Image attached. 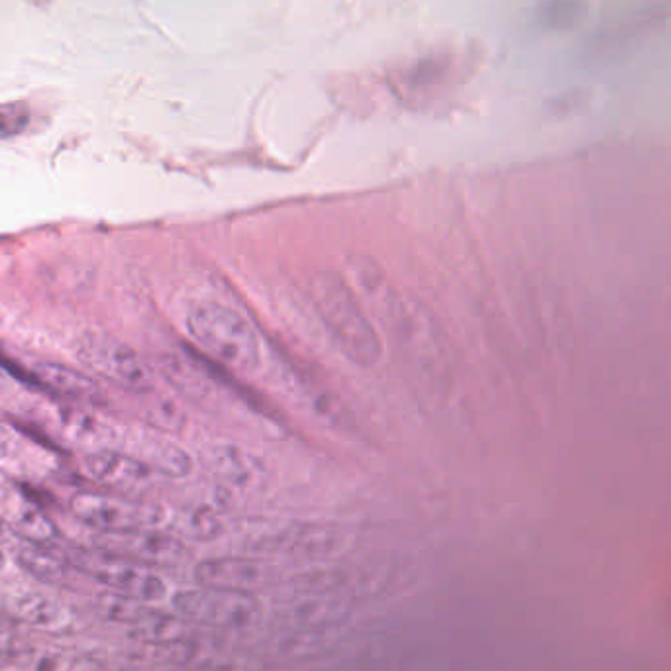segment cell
Instances as JSON below:
<instances>
[{"label": "cell", "mask_w": 671, "mask_h": 671, "mask_svg": "<svg viewBox=\"0 0 671 671\" xmlns=\"http://www.w3.org/2000/svg\"><path fill=\"white\" fill-rule=\"evenodd\" d=\"M69 509L77 520L109 536L150 528L157 520L152 507L116 495L77 494L71 497Z\"/></svg>", "instance_id": "cell-6"}, {"label": "cell", "mask_w": 671, "mask_h": 671, "mask_svg": "<svg viewBox=\"0 0 671 671\" xmlns=\"http://www.w3.org/2000/svg\"><path fill=\"white\" fill-rule=\"evenodd\" d=\"M126 671H142V670H126Z\"/></svg>", "instance_id": "cell-25"}, {"label": "cell", "mask_w": 671, "mask_h": 671, "mask_svg": "<svg viewBox=\"0 0 671 671\" xmlns=\"http://www.w3.org/2000/svg\"><path fill=\"white\" fill-rule=\"evenodd\" d=\"M14 614L22 622H30L35 627H58L63 622V611L61 604L51 601L48 597L30 593V596L20 597L14 603Z\"/></svg>", "instance_id": "cell-16"}, {"label": "cell", "mask_w": 671, "mask_h": 671, "mask_svg": "<svg viewBox=\"0 0 671 671\" xmlns=\"http://www.w3.org/2000/svg\"><path fill=\"white\" fill-rule=\"evenodd\" d=\"M185 528L189 530V535L196 538V540H214L222 535L224 525H222L221 517L216 515V510L213 507H206V505H199L189 510L187 517H185Z\"/></svg>", "instance_id": "cell-17"}, {"label": "cell", "mask_w": 671, "mask_h": 671, "mask_svg": "<svg viewBox=\"0 0 671 671\" xmlns=\"http://www.w3.org/2000/svg\"><path fill=\"white\" fill-rule=\"evenodd\" d=\"M171 603L183 621L228 632L254 629L262 617V603L255 593L224 591L213 587L181 589Z\"/></svg>", "instance_id": "cell-4"}, {"label": "cell", "mask_w": 671, "mask_h": 671, "mask_svg": "<svg viewBox=\"0 0 671 671\" xmlns=\"http://www.w3.org/2000/svg\"><path fill=\"white\" fill-rule=\"evenodd\" d=\"M185 331L209 362L232 374H254L262 364L260 334L234 306L221 301L195 303L185 315Z\"/></svg>", "instance_id": "cell-2"}, {"label": "cell", "mask_w": 671, "mask_h": 671, "mask_svg": "<svg viewBox=\"0 0 671 671\" xmlns=\"http://www.w3.org/2000/svg\"><path fill=\"white\" fill-rule=\"evenodd\" d=\"M4 387H7V375L2 374V372H0V392H2V389H4Z\"/></svg>", "instance_id": "cell-22"}, {"label": "cell", "mask_w": 671, "mask_h": 671, "mask_svg": "<svg viewBox=\"0 0 671 671\" xmlns=\"http://www.w3.org/2000/svg\"><path fill=\"white\" fill-rule=\"evenodd\" d=\"M2 568H4V556L0 552V570H2Z\"/></svg>", "instance_id": "cell-23"}, {"label": "cell", "mask_w": 671, "mask_h": 671, "mask_svg": "<svg viewBox=\"0 0 671 671\" xmlns=\"http://www.w3.org/2000/svg\"><path fill=\"white\" fill-rule=\"evenodd\" d=\"M63 415L65 417L61 418V425L73 440H101L102 433L106 430L96 418L85 413L63 410Z\"/></svg>", "instance_id": "cell-18"}, {"label": "cell", "mask_w": 671, "mask_h": 671, "mask_svg": "<svg viewBox=\"0 0 671 671\" xmlns=\"http://www.w3.org/2000/svg\"><path fill=\"white\" fill-rule=\"evenodd\" d=\"M18 566L38 581L48 586H61L68 579L69 563L65 553L55 552L48 545L26 542L17 550Z\"/></svg>", "instance_id": "cell-13"}, {"label": "cell", "mask_w": 671, "mask_h": 671, "mask_svg": "<svg viewBox=\"0 0 671 671\" xmlns=\"http://www.w3.org/2000/svg\"><path fill=\"white\" fill-rule=\"evenodd\" d=\"M75 357L104 382L134 395H152L153 374L144 359L124 342L104 334H83L75 344Z\"/></svg>", "instance_id": "cell-5"}, {"label": "cell", "mask_w": 671, "mask_h": 671, "mask_svg": "<svg viewBox=\"0 0 671 671\" xmlns=\"http://www.w3.org/2000/svg\"><path fill=\"white\" fill-rule=\"evenodd\" d=\"M138 458L144 459L157 476L171 477V479L187 477L193 469V458L187 451L181 450L179 446L171 443H160V440L148 443L144 456Z\"/></svg>", "instance_id": "cell-15"}, {"label": "cell", "mask_w": 671, "mask_h": 671, "mask_svg": "<svg viewBox=\"0 0 671 671\" xmlns=\"http://www.w3.org/2000/svg\"><path fill=\"white\" fill-rule=\"evenodd\" d=\"M30 124V109L24 102L0 104V140L22 134Z\"/></svg>", "instance_id": "cell-19"}, {"label": "cell", "mask_w": 671, "mask_h": 671, "mask_svg": "<svg viewBox=\"0 0 671 671\" xmlns=\"http://www.w3.org/2000/svg\"><path fill=\"white\" fill-rule=\"evenodd\" d=\"M112 538L116 540L120 548H124L122 553L144 561L148 566L150 563L170 566V563L181 560L185 553V546L181 545V540H177L175 536L153 530V528H140V530L126 532V535H112Z\"/></svg>", "instance_id": "cell-10"}, {"label": "cell", "mask_w": 671, "mask_h": 671, "mask_svg": "<svg viewBox=\"0 0 671 671\" xmlns=\"http://www.w3.org/2000/svg\"><path fill=\"white\" fill-rule=\"evenodd\" d=\"M12 642V630L7 622L0 621V652H4Z\"/></svg>", "instance_id": "cell-21"}, {"label": "cell", "mask_w": 671, "mask_h": 671, "mask_svg": "<svg viewBox=\"0 0 671 671\" xmlns=\"http://www.w3.org/2000/svg\"><path fill=\"white\" fill-rule=\"evenodd\" d=\"M81 468L91 481L112 489H138L152 484L155 477V471L144 459L111 448L87 454Z\"/></svg>", "instance_id": "cell-7"}, {"label": "cell", "mask_w": 671, "mask_h": 671, "mask_svg": "<svg viewBox=\"0 0 671 671\" xmlns=\"http://www.w3.org/2000/svg\"><path fill=\"white\" fill-rule=\"evenodd\" d=\"M4 520L12 528V532L32 545H50L58 536L55 525L34 502L26 497H14L4 509Z\"/></svg>", "instance_id": "cell-12"}, {"label": "cell", "mask_w": 671, "mask_h": 671, "mask_svg": "<svg viewBox=\"0 0 671 671\" xmlns=\"http://www.w3.org/2000/svg\"><path fill=\"white\" fill-rule=\"evenodd\" d=\"M211 468L222 481L232 487H247L260 477V464L254 456L236 446H221L211 454Z\"/></svg>", "instance_id": "cell-14"}, {"label": "cell", "mask_w": 671, "mask_h": 671, "mask_svg": "<svg viewBox=\"0 0 671 671\" xmlns=\"http://www.w3.org/2000/svg\"><path fill=\"white\" fill-rule=\"evenodd\" d=\"M69 563L96 579L102 586L111 587L120 596L134 597L140 601H157L165 596V583L155 571L128 553L111 548H71Z\"/></svg>", "instance_id": "cell-3"}, {"label": "cell", "mask_w": 671, "mask_h": 671, "mask_svg": "<svg viewBox=\"0 0 671 671\" xmlns=\"http://www.w3.org/2000/svg\"><path fill=\"white\" fill-rule=\"evenodd\" d=\"M34 375L38 382L61 397L83 400V403H102L104 399L99 383L79 369L45 362V364H35Z\"/></svg>", "instance_id": "cell-11"}, {"label": "cell", "mask_w": 671, "mask_h": 671, "mask_svg": "<svg viewBox=\"0 0 671 671\" xmlns=\"http://www.w3.org/2000/svg\"><path fill=\"white\" fill-rule=\"evenodd\" d=\"M196 586L254 593L264 581V566L242 556H218L199 561L193 570Z\"/></svg>", "instance_id": "cell-8"}, {"label": "cell", "mask_w": 671, "mask_h": 671, "mask_svg": "<svg viewBox=\"0 0 671 671\" xmlns=\"http://www.w3.org/2000/svg\"><path fill=\"white\" fill-rule=\"evenodd\" d=\"M340 542L342 532L338 528L316 522H298L262 538V550L285 556H324L334 552Z\"/></svg>", "instance_id": "cell-9"}, {"label": "cell", "mask_w": 671, "mask_h": 671, "mask_svg": "<svg viewBox=\"0 0 671 671\" xmlns=\"http://www.w3.org/2000/svg\"><path fill=\"white\" fill-rule=\"evenodd\" d=\"M38 671H109L102 662L89 655H48Z\"/></svg>", "instance_id": "cell-20"}, {"label": "cell", "mask_w": 671, "mask_h": 671, "mask_svg": "<svg viewBox=\"0 0 671 671\" xmlns=\"http://www.w3.org/2000/svg\"><path fill=\"white\" fill-rule=\"evenodd\" d=\"M0 609H2V597H0Z\"/></svg>", "instance_id": "cell-24"}, {"label": "cell", "mask_w": 671, "mask_h": 671, "mask_svg": "<svg viewBox=\"0 0 671 671\" xmlns=\"http://www.w3.org/2000/svg\"><path fill=\"white\" fill-rule=\"evenodd\" d=\"M311 298L316 315L321 316V323L342 356L362 369L379 364L382 336L356 289L342 273L331 270L316 273L311 279Z\"/></svg>", "instance_id": "cell-1"}]
</instances>
